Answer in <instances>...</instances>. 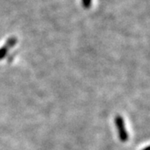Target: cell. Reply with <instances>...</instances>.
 Returning a JSON list of instances; mask_svg holds the SVG:
<instances>
[{
	"mask_svg": "<svg viewBox=\"0 0 150 150\" xmlns=\"http://www.w3.org/2000/svg\"><path fill=\"white\" fill-rule=\"evenodd\" d=\"M17 43V38L15 37L9 38L6 43L0 48V60H3L6 57V55L9 52V49L13 48Z\"/></svg>",
	"mask_w": 150,
	"mask_h": 150,
	"instance_id": "7a4b0ae2",
	"label": "cell"
},
{
	"mask_svg": "<svg viewBox=\"0 0 150 150\" xmlns=\"http://www.w3.org/2000/svg\"><path fill=\"white\" fill-rule=\"evenodd\" d=\"M144 150H150V147H149V148H146V149H144Z\"/></svg>",
	"mask_w": 150,
	"mask_h": 150,
	"instance_id": "277c9868",
	"label": "cell"
},
{
	"mask_svg": "<svg viewBox=\"0 0 150 150\" xmlns=\"http://www.w3.org/2000/svg\"><path fill=\"white\" fill-rule=\"evenodd\" d=\"M115 125L117 128V131H118V138L121 140L123 143L127 142L129 140V134L126 130V127H125V123L123 121V118L119 115H117L115 117Z\"/></svg>",
	"mask_w": 150,
	"mask_h": 150,
	"instance_id": "6da1fadb",
	"label": "cell"
},
{
	"mask_svg": "<svg viewBox=\"0 0 150 150\" xmlns=\"http://www.w3.org/2000/svg\"><path fill=\"white\" fill-rule=\"evenodd\" d=\"M92 4V0H82V4L84 8H90Z\"/></svg>",
	"mask_w": 150,
	"mask_h": 150,
	"instance_id": "3957f363",
	"label": "cell"
}]
</instances>
